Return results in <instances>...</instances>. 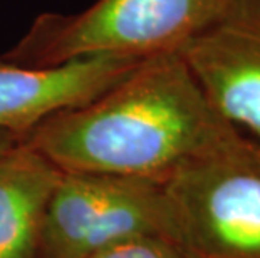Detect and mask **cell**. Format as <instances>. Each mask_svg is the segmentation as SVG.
Instances as JSON below:
<instances>
[{
    "label": "cell",
    "mask_w": 260,
    "mask_h": 258,
    "mask_svg": "<svg viewBox=\"0 0 260 258\" xmlns=\"http://www.w3.org/2000/svg\"><path fill=\"white\" fill-rule=\"evenodd\" d=\"M239 136L181 54L168 52L141 60L96 99L44 121L25 141L64 173L161 181Z\"/></svg>",
    "instance_id": "cell-1"
},
{
    "label": "cell",
    "mask_w": 260,
    "mask_h": 258,
    "mask_svg": "<svg viewBox=\"0 0 260 258\" xmlns=\"http://www.w3.org/2000/svg\"><path fill=\"white\" fill-rule=\"evenodd\" d=\"M235 0H98L76 14H41L0 56L22 65H57L92 56L138 60L180 52L218 24Z\"/></svg>",
    "instance_id": "cell-2"
},
{
    "label": "cell",
    "mask_w": 260,
    "mask_h": 258,
    "mask_svg": "<svg viewBox=\"0 0 260 258\" xmlns=\"http://www.w3.org/2000/svg\"><path fill=\"white\" fill-rule=\"evenodd\" d=\"M165 240L185 258H260V148L239 136L159 181Z\"/></svg>",
    "instance_id": "cell-3"
},
{
    "label": "cell",
    "mask_w": 260,
    "mask_h": 258,
    "mask_svg": "<svg viewBox=\"0 0 260 258\" xmlns=\"http://www.w3.org/2000/svg\"><path fill=\"white\" fill-rule=\"evenodd\" d=\"M180 54L215 111L260 148V0H235Z\"/></svg>",
    "instance_id": "cell-4"
},
{
    "label": "cell",
    "mask_w": 260,
    "mask_h": 258,
    "mask_svg": "<svg viewBox=\"0 0 260 258\" xmlns=\"http://www.w3.org/2000/svg\"><path fill=\"white\" fill-rule=\"evenodd\" d=\"M141 60L92 56L57 65H22L0 59V129L25 139L56 114L96 99Z\"/></svg>",
    "instance_id": "cell-5"
},
{
    "label": "cell",
    "mask_w": 260,
    "mask_h": 258,
    "mask_svg": "<svg viewBox=\"0 0 260 258\" xmlns=\"http://www.w3.org/2000/svg\"><path fill=\"white\" fill-rule=\"evenodd\" d=\"M62 174L25 139L0 159V258H36L44 211Z\"/></svg>",
    "instance_id": "cell-6"
},
{
    "label": "cell",
    "mask_w": 260,
    "mask_h": 258,
    "mask_svg": "<svg viewBox=\"0 0 260 258\" xmlns=\"http://www.w3.org/2000/svg\"><path fill=\"white\" fill-rule=\"evenodd\" d=\"M114 178L92 173L62 174L44 211L36 258H81L86 235Z\"/></svg>",
    "instance_id": "cell-7"
},
{
    "label": "cell",
    "mask_w": 260,
    "mask_h": 258,
    "mask_svg": "<svg viewBox=\"0 0 260 258\" xmlns=\"http://www.w3.org/2000/svg\"><path fill=\"white\" fill-rule=\"evenodd\" d=\"M86 258H185L159 237H135L111 243Z\"/></svg>",
    "instance_id": "cell-8"
},
{
    "label": "cell",
    "mask_w": 260,
    "mask_h": 258,
    "mask_svg": "<svg viewBox=\"0 0 260 258\" xmlns=\"http://www.w3.org/2000/svg\"><path fill=\"white\" fill-rule=\"evenodd\" d=\"M20 141H22V138H19V136L0 129V159H2Z\"/></svg>",
    "instance_id": "cell-9"
}]
</instances>
